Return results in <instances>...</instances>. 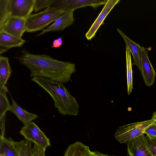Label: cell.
I'll use <instances>...</instances> for the list:
<instances>
[{
	"label": "cell",
	"instance_id": "6da1fadb",
	"mask_svg": "<svg viewBox=\"0 0 156 156\" xmlns=\"http://www.w3.org/2000/svg\"><path fill=\"white\" fill-rule=\"evenodd\" d=\"M22 55L14 57L31 71L30 77H41L62 83L71 80L76 69L75 64L54 59L46 54L36 55L23 48Z\"/></svg>",
	"mask_w": 156,
	"mask_h": 156
},
{
	"label": "cell",
	"instance_id": "7a4b0ae2",
	"mask_svg": "<svg viewBox=\"0 0 156 156\" xmlns=\"http://www.w3.org/2000/svg\"><path fill=\"white\" fill-rule=\"evenodd\" d=\"M31 80L51 95L54 101L55 107L59 113L64 115H77L79 105L63 83L41 77H33Z\"/></svg>",
	"mask_w": 156,
	"mask_h": 156
},
{
	"label": "cell",
	"instance_id": "3957f363",
	"mask_svg": "<svg viewBox=\"0 0 156 156\" xmlns=\"http://www.w3.org/2000/svg\"><path fill=\"white\" fill-rule=\"evenodd\" d=\"M64 12L62 10L51 7L39 12L31 14L25 20L26 32L31 33L43 30Z\"/></svg>",
	"mask_w": 156,
	"mask_h": 156
},
{
	"label": "cell",
	"instance_id": "277c9868",
	"mask_svg": "<svg viewBox=\"0 0 156 156\" xmlns=\"http://www.w3.org/2000/svg\"><path fill=\"white\" fill-rule=\"evenodd\" d=\"M155 121L151 118L120 126L116 130L115 137L120 143L126 144L129 140L145 134L146 128Z\"/></svg>",
	"mask_w": 156,
	"mask_h": 156
},
{
	"label": "cell",
	"instance_id": "5b68a950",
	"mask_svg": "<svg viewBox=\"0 0 156 156\" xmlns=\"http://www.w3.org/2000/svg\"><path fill=\"white\" fill-rule=\"evenodd\" d=\"M20 133L26 140L34 143L44 151L50 145L49 139L33 122L24 125Z\"/></svg>",
	"mask_w": 156,
	"mask_h": 156
},
{
	"label": "cell",
	"instance_id": "8992f818",
	"mask_svg": "<svg viewBox=\"0 0 156 156\" xmlns=\"http://www.w3.org/2000/svg\"><path fill=\"white\" fill-rule=\"evenodd\" d=\"M35 0H7L9 16L26 19L34 10Z\"/></svg>",
	"mask_w": 156,
	"mask_h": 156
},
{
	"label": "cell",
	"instance_id": "52a82bcc",
	"mask_svg": "<svg viewBox=\"0 0 156 156\" xmlns=\"http://www.w3.org/2000/svg\"><path fill=\"white\" fill-rule=\"evenodd\" d=\"M108 0H56L51 7L64 12L74 11L76 9L87 6L96 8L105 5Z\"/></svg>",
	"mask_w": 156,
	"mask_h": 156
},
{
	"label": "cell",
	"instance_id": "ba28073f",
	"mask_svg": "<svg viewBox=\"0 0 156 156\" xmlns=\"http://www.w3.org/2000/svg\"><path fill=\"white\" fill-rule=\"evenodd\" d=\"M25 27V19L9 16L0 27V31L22 38L23 34L26 32Z\"/></svg>",
	"mask_w": 156,
	"mask_h": 156
},
{
	"label": "cell",
	"instance_id": "9c48e42d",
	"mask_svg": "<svg viewBox=\"0 0 156 156\" xmlns=\"http://www.w3.org/2000/svg\"><path fill=\"white\" fill-rule=\"evenodd\" d=\"M145 134L129 140L127 143L129 156H153L147 148Z\"/></svg>",
	"mask_w": 156,
	"mask_h": 156
},
{
	"label": "cell",
	"instance_id": "30bf717a",
	"mask_svg": "<svg viewBox=\"0 0 156 156\" xmlns=\"http://www.w3.org/2000/svg\"><path fill=\"white\" fill-rule=\"evenodd\" d=\"M148 49L142 47L140 72L146 85L150 86L154 83L156 73L148 56Z\"/></svg>",
	"mask_w": 156,
	"mask_h": 156
},
{
	"label": "cell",
	"instance_id": "8fae6325",
	"mask_svg": "<svg viewBox=\"0 0 156 156\" xmlns=\"http://www.w3.org/2000/svg\"><path fill=\"white\" fill-rule=\"evenodd\" d=\"M120 1V0H108L98 16L85 35L88 40H91L95 37L97 30L106 17L114 7Z\"/></svg>",
	"mask_w": 156,
	"mask_h": 156
},
{
	"label": "cell",
	"instance_id": "7c38bea8",
	"mask_svg": "<svg viewBox=\"0 0 156 156\" xmlns=\"http://www.w3.org/2000/svg\"><path fill=\"white\" fill-rule=\"evenodd\" d=\"M74 11L64 12L53 23L43 29L42 32L36 37H38L49 32H55L63 30L73 23L74 20L73 17Z\"/></svg>",
	"mask_w": 156,
	"mask_h": 156
},
{
	"label": "cell",
	"instance_id": "4fadbf2b",
	"mask_svg": "<svg viewBox=\"0 0 156 156\" xmlns=\"http://www.w3.org/2000/svg\"><path fill=\"white\" fill-rule=\"evenodd\" d=\"M117 31L123 38L126 46L133 55V64L137 66L140 71L141 69L142 47L129 38L121 30L117 28Z\"/></svg>",
	"mask_w": 156,
	"mask_h": 156
},
{
	"label": "cell",
	"instance_id": "5bb4252c",
	"mask_svg": "<svg viewBox=\"0 0 156 156\" xmlns=\"http://www.w3.org/2000/svg\"><path fill=\"white\" fill-rule=\"evenodd\" d=\"M64 156H99L96 151H90L88 146L79 141L69 145Z\"/></svg>",
	"mask_w": 156,
	"mask_h": 156
},
{
	"label": "cell",
	"instance_id": "9a60e30c",
	"mask_svg": "<svg viewBox=\"0 0 156 156\" xmlns=\"http://www.w3.org/2000/svg\"><path fill=\"white\" fill-rule=\"evenodd\" d=\"M12 100V104L9 110L13 113L21 121L24 125L31 122L37 118L36 114L29 112L21 108L16 102L10 95Z\"/></svg>",
	"mask_w": 156,
	"mask_h": 156
},
{
	"label": "cell",
	"instance_id": "2e32d148",
	"mask_svg": "<svg viewBox=\"0 0 156 156\" xmlns=\"http://www.w3.org/2000/svg\"><path fill=\"white\" fill-rule=\"evenodd\" d=\"M14 142L10 138L0 137V156H19Z\"/></svg>",
	"mask_w": 156,
	"mask_h": 156
},
{
	"label": "cell",
	"instance_id": "e0dca14e",
	"mask_svg": "<svg viewBox=\"0 0 156 156\" xmlns=\"http://www.w3.org/2000/svg\"><path fill=\"white\" fill-rule=\"evenodd\" d=\"M26 41L8 34L3 31H0V46L11 48L20 47L25 43Z\"/></svg>",
	"mask_w": 156,
	"mask_h": 156
},
{
	"label": "cell",
	"instance_id": "ac0fdd59",
	"mask_svg": "<svg viewBox=\"0 0 156 156\" xmlns=\"http://www.w3.org/2000/svg\"><path fill=\"white\" fill-rule=\"evenodd\" d=\"M12 70L8 58L0 56V90L2 89L10 76Z\"/></svg>",
	"mask_w": 156,
	"mask_h": 156
},
{
	"label": "cell",
	"instance_id": "d6986e66",
	"mask_svg": "<svg viewBox=\"0 0 156 156\" xmlns=\"http://www.w3.org/2000/svg\"><path fill=\"white\" fill-rule=\"evenodd\" d=\"M14 142L19 156H33L31 142L26 140Z\"/></svg>",
	"mask_w": 156,
	"mask_h": 156
},
{
	"label": "cell",
	"instance_id": "ffe728a7",
	"mask_svg": "<svg viewBox=\"0 0 156 156\" xmlns=\"http://www.w3.org/2000/svg\"><path fill=\"white\" fill-rule=\"evenodd\" d=\"M126 57L127 69V92L128 95L133 90V77L131 52L128 48L126 46Z\"/></svg>",
	"mask_w": 156,
	"mask_h": 156
},
{
	"label": "cell",
	"instance_id": "44dd1931",
	"mask_svg": "<svg viewBox=\"0 0 156 156\" xmlns=\"http://www.w3.org/2000/svg\"><path fill=\"white\" fill-rule=\"evenodd\" d=\"M9 91L7 87L5 86L0 90V118L4 115L7 110H9L11 105L7 96V93Z\"/></svg>",
	"mask_w": 156,
	"mask_h": 156
},
{
	"label": "cell",
	"instance_id": "7402d4cb",
	"mask_svg": "<svg viewBox=\"0 0 156 156\" xmlns=\"http://www.w3.org/2000/svg\"><path fill=\"white\" fill-rule=\"evenodd\" d=\"M9 16L7 9V0H0V27Z\"/></svg>",
	"mask_w": 156,
	"mask_h": 156
},
{
	"label": "cell",
	"instance_id": "603a6c76",
	"mask_svg": "<svg viewBox=\"0 0 156 156\" xmlns=\"http://www.w3.org/2000/svg\"><path fill=\"white\" fill-rule=\"evenodd\" d=\"M56 0H35L34 10L37 12L42 9L51 6Z\"/></svg>",
	"mask_w": 156,
	"mask_h": 156
},
{
	"label": "cell",
	"instance_id": "cb8c5ba5",
	"mask_svg": "<svg viewBox=\"0 0 156 156\" xmlns=\"http://www.w3.org/2000/svg\"><path fill=\"white\" fill-rule=\"evenodd\" d=\"M146 143L150 152L153 156H156V137L150 138L147 136Z\"/></svg>",
	"mask_w": 156,
	"mask_h": 156
},
{
	"label": "cell",
	"instance_id": "d4e9b609",
	"mask_svg": "<svg viewBox=\"0 0 156 156\" xmlns=\"http://www.w3.org/2000/svg\"><path fill=\"white\" fill-rule=\"evenodd\" d=\"M145 134L150 138L156 137V121L146 128Z\"/></svg>",
	"mask_w": 156,
	"mask_h": 156
},
{
	"label": "cell",
	"instance_id": "484cf974",
	"mask_svg": "<svg viewBox=\"0 0 156 156\" xmlns=\"http://www.w3.org/2000/svg\"><path fill=\"white\" fill-rule=\"evenodd\" d=\"M33 156H45V151L36 144L32 148Z\"/></svg>",
	"mask_w": 156,
	"mask_h": 156
},
{
	"label": "cell",
	"instance_id": "4316f807",
	"mask_svg": "<svg viewBox=\"0 0 156 156\" xmlns=\"http://www.w3.org/2000/svg\"><path fill=\"white\" fill-rule=\"evenodd\" d=\"M5 115H4L0 118V137H3L5 136Z\"/></svg>",
	"mask_w": 156,
	"mask_h": 156
},
{
	"label": "cell",
	"instance_id": "83f0119b",
	"mask_svg": "<svg viewBox=\"0 0 156 156\" xmlns=\"http://www.w3.org/2000/svg\"><path fill=\"white\" fill-rule=\"evenodd\" d=\"M62 37H60L57 39H55L53 40L52 43V45L51 46L52 48H59L62 45Z\"/></svg>",
	"mask_w": 156,
	"mask_h": 156
},
{
	"label": "cell",
	"instance_id": "f1b7e54d",
	"mask_svg": "<svg viewBox=\"0 0 156 156\" xmlns=\"http://www.w3.org/2000/svg\"><path fill=\"white\" fill-rule=\"evenodd\" d=\"M9 49V48L6 47L0 46V54H1Z\"/></svg>",
	"mask_w": 156,
	"mask_h": 156
},
{
	"label": "cell",
	"instance_id": "f546056e",
	"mask_svg": "<svg viewBox=\"0 0 156 156\" xmlns=\"http://www.w3.org/2000/svg\"><path fill=\"white\" fill-rule=\"evenodd\" d=\"M96 152L99 156H116L115 155H109L107 154H104L97 151H96Z\"/></svg>",
	"mask_w": 156,
	"mask_h": 156
},
{
	"label": "cell",
	"instance_id": "4dcf8cb0",
	"mask_svg": "<svg viewBox=\"0 0 156 156\" xmlns=\"http://www.w3.org/2000/svg\"><path fill=\"white\" fill-rule=\"evenodd\" d=\"M152 118L154 119L156 121V111L153 113Z\"/></svg>",
	"mask_w": 156,
	"mask_h": 156
}]
</instances>
